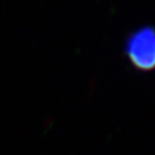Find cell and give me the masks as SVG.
Instances as JSON below:
<instances>
[{
	"mask_svg": "<svg viewBox=\"0 0 155 155\" xmlns=\"http://www.w3.org/2000/svg\"><path fill=\"white\" fill-rule=\"evenodd\" d=\"M126 55L139 71H153L155 68V29L143 27L133 32L126 42Z\"/></svg>",
	"mask_w": 155,
	"mask_h": 155,
	"instance_id": "1",
	"label": "cell"
}]
</instances>
